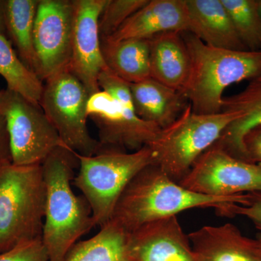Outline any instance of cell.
<instances>
[{"mask_svg": "<svg viewBox=\"0 0 261 261\" xmlns=\"http://www.w3.org/2000/svg\"><path fill=\"white\" fill-rule=\"evenodd\" d=\"M233 216H243L253 223L261 233V193H251V200L247 205H236L231 211Z\"/></svg>", "mask_w": 261, "mask_h": 261, "instance_id": "4316f807", "label": "cell"}, {"mask_svg": "<svg viewBox=\"0 0 261 261\" xmlns=\"http://www.w3.org/2000/svg\"><path fill=\"white\" fill-rule=\"evenodd\" d=\"M65 261H140L130 249L128 232L114 221L101 226L92 238L72 247Z\"/></svg>", "mask_w": 261, "mask_h": 261, "instance_id": "44dd1931", "label": "cell"}, {"mask_svg": "<svg viewBox=\"0 0 261 261\" xmlns=\"http://www.w3.org/2000/svg\"><path fill=\"white\" fill-rule=\"evenodd\" d=\"M101 47L108 69L127 83H138L151 78L149 39L118 42L103 39Z\"/></svg>", "mask_w": 261, "mask_h": 261, "instance_id": "ffe728a7", "label": "cell"}, {"mask_svg": "<svg viewBox=\"0 0 261 261\" xmlns=\"http://www.w3.org/2000/svg\"><path fill=\"white\" fill-rule=\"evenodd\" d=\"M73 0H40L34 29L36 75L47 81L68 69L72 55Z\"/></svg>", "mask_w": 261, "mask_h": 261, "instance_id": "8fae6325", "label": "cell"}, {"mask_svg": "<svg viewBox=\"0 0 261 261\" xmlns=\"http://www.w3.org/2000/svg\"><path fill=\"white\" fill-rule=\"evenodd\" d=\"M186 0H149L108 40L149 39L167 32H190ZM103 40V39H102Z\"/></svg>", "mask_w": 261, "mask_h": 261, "instance_id": "5bb4252c", "label": "cell"}, {"mask_svg": "<svg viewBox=\"0 0 261 261\" xmlns=\"http://www.w3.org/2000/svg\"><path fill=\"white\" fill-rule=\"evenodd\" d=\"M80 171L73 184L87 201L96 226L108 224L128 184L141 171L154 165L153 150L145 146L135 152L101 149L92 156L75 153Z\"/></svg>", "mask_w": 261, "mask_h": 261, "instance_id": "5b68a950", "label": "cell"}, {"mask_svg": "<svg viewBox=\"0 0 261 261\" xmlns=\"http://www.w3.org/2000/svg\"><path fill=\"white\" fill-rule=\"evenodd\" d=\"M7 0H0V35L8 39L6 17Z\"/></svg>", "mask_w": 261, "mask_h": 261, "instance_id": "f546056e", "label": "cell"}, {"mask_svg": "<svg viewBox=\"0 0 261 261\" xmlns=\"http://www.w3.org/2000/svg\"><path fill=\"white\" fill-rule=\"evenodd\" d=\"M257 12H258L259 18H260V27H261V0L257 1ZM261 47V40H260Z\"/></svg>", "mask_w": 261, "mask_h": 261, "instance_id": "4dcf8cb0", "label": "cell"}, {"mask_svg": "<svg viewBox=\"0 0 261 261\" xmlns=\"http://www.w3.org/2000/svg\"><path fill=\"white\" fill-rule=\"evenodd\" d=\"M130 89L137 116L161 129L172 124L189 104L179 92L152 78L130 84Z\"/></svg>", "mask_w": 261, "mask_h": 261, "instance_id": "d6986e66", "label": "cell"}, {"mask_svg": "<svg viewBox=\"0 0 261 261\" xmlns=\"http://www.w3.org/2000/svg\"><path fill=\"white\" fill-rule=\"evenodd\" d=\"M221 112L234 113L238 118L225 128L214 145L246 161L244 138L252 128L261 126V73L240 93L224 97Z\"/></svg>", "mask_w": 261, "mask_h": 261, "instance_id": "2e32d148", "label": "cell"}, {"mask_svg": "<svg viewBox=\"0 0 261 261\" xmlns=\"http://www.w3.org/2000/svg\"><path fill=\"white\" fill-rule=\"evenodd\" d=\"M190 33L211 47L246 50L221 0H186Z\"/></svg>", "mask_w": 261, "mask_h": 261, "instance_id": "e0dca14e", "label": "cell"}, {"mask_svg": "<svg viewBox=\"0 0 261 261\" xmlns=\"http://www.w3.org/2000/svg\"><path fill=\"white\" fill-rule=\"evenodd\" d=\"M128 238L140 261H198L176 216L143 225L128 232Z\"/></svg>", "mask_w": 261, "mask_h": 261, "instance_id": "4fadbf2b", "label": "cell"}, {"mask_svg": "<svg viewBox=\"0 0 261 261\" xmlns=\"http://www.w3.org/2000/svg\"><path fill=\"white\" fill-rule=\"evenodd\" d=\"M99 86L101 90L89 96L87 116L97 127L101 149L135 152L151 145L162 129L137 116L130 84L107 68Z\"/></svg>", "mask_w": 261, "mask_h": 261, "instance_id": "8992f818", "label": "cell"}, {"mask_svg": "<svg viewBox=\"0 0 261 261\" xmlns=\"http://www.w3.org/2000/svg\"><path fill=\"white\" fill-rule=\"evenodd\" d=\"M0 110L6 122L13 164H42L53 151L67 147L40 106L7 89L2 91Z\"/></svg>", "mask_w": 261, "mask_h": 261, "instance_id": "9c48e42d", "label": "cell"}, {"mask_svg": "<svg viewBox=\"0 0 261 261\" xmlns=\"http://www.w3.org/2000/svg\"><path fill=\"white\" fill-rule=\"evenodd\" d=\"M243 143L245 161L261 165V126L250 130L245 135Z\"/></svg>", "mask_w": 261, "mask_h": 261, "instance_id": "83f0119b", "label": "cell"}, {"mask_svg": "<svg viewBox=\"0 0 261 261\" xmlns=\"http://www.w3.org/2000/svg\"><path fill=\"white\" fill-rule=\"evenodd\" d=\"M77 166L75 152L67 147L56 149L42 163L46 187L42 241L49 261H65L80 239L96 226L88 202L72 188Z\"/></svg>", "mask_w": 261, "mask_h": 261, "instance_id": "7a4b0ae2", "label": "cell"}, {"mask_svg": "<svg viewBox=\"0 0 261 261\" xmlns=\"http://www.w3.org/2000/svg\"><path fill=\"white\" fill-rule=\"evenodd\" d=\"M45 202L42 164L0 165V253L42 239Z\"/></svg>", "mask_w": 261, "mask_h": 261, "instance_id": "277c9868", "label": "cell"}, {"mask_svg": "<svg viewBox=\"0 0 261 261\" xmlns=\"http://www.w3.org/2000/svg\"><path fill=\"white\" fill-rule=\"evenodd\" d=\"M198 261H261V245L230 223L205 226L188 235Z\"/></svg>", "mask_w": 261, "mask_h": 261, "instance_id": "9a60e30c", "label": "cell"}, {"mask_svg": "<svg viewBox=\"0 0 261 261\" xmlns=\"http://www.w3.org/2000/svg\"><path fill=\"white\" fill-rule=\"evenodd\" d=\"M45 82L39 105L63 143L81 155L97 154L101 146L87 126L89 94L84 84L68 69Z\"/></svg>", "mask_w": 261, "mask_h": 261, "instance_id": "ba28073f", "label": "cell"}, {"mask_svg": "<svg viewBox=\"0 0 261 261\" xmlns=\"http://www.w3.org/2000/svg\"><path fill=\"white\" fill-rule=\"evenodd\" d=\"M178 184L190 191L214 197L261 193V165L237 159L214 145Z\"/></svg>", "mask_w": 261, "mask_h": 261, "instance_id": "30bf717a", "label": "cell"}, {"mask_svg": "<svg viewBox=\"0 0 261 261\" xmlns=\"http://www.w3.org/2000/svg\"><path fill=\"white\" fill-rule=\"evenodd\" d=\"M0 261H49V258L42 239H37L2 252Z\"/></svg>", "mask_w": 261, "mask_h": 261, "instance_id": "484cf974", "label": "cell"}, {"mask_svg": "<svg viewBox=\"0 0 261 261\" xmlns=\"http://www.w3.org/2000/svg\"><path fill=\"white\" fill-rule=\"evenodd\" d=\"M2 91H0V99H1Z\"/></svg>", "mask_w": 261, "mask_h": 261, "instance_id": "d6a6232c", "label": "cell"}, {"mask_svg": "<svg viewBox=\"0 0 261 261\" xmlns=\"http://www.w3.org/2000/svg\"><path fill=\"white\" fill-rule=\"evenodd\" d=\"M240 40L250 50H260L261 27L257 1L221 0Z\"/></svg>", "mask_w": 261, "mask_h": 261, "instance_id": "cb8c5ba5", "label": "cell"}, {"mask_svg": "<svg viewBox=\"0 0 261 261\" xmlns=\"http://www.w3.org/2000/svg\"><path fill=\"white\" fill-rule=\"evenodd\" d=\"M149 0H108L99 20L101 40L113 35L125 22Z\"/></svg>", "mask_w": 261, "mask_h": 261, "instance_id": "d4e9b609", "label": "cell"}, {"mask_svg": "<svg viewBox=\"0 0 261 261\" xmlns=\"http://www.w3.org/2000/svg\"><path fill=\"white\" fill-rule=\"evenodd\" d=\"M238 118L232 113L197 114L187 105L172 124L163 128L149 147L154 165L176 183L190 172L194 163L219 140L223 132Z\"/></svg>", "mask_w": 261, "mask_h": 261, "instance_id": "52a82bcc", "label": "cell"}, {"mask_svg": "<svg viewBox=\"0 0 261 261\" xmlns=\"http://www.w3.org/2000/svg\"><path fill=\"white\" fill-rule=\"evenodd\" d=\"M8 162H12L9 138H8L5 117L0 110V165Z\"/></svg>", "mask_w": 261, "mask_h": 261, "instance_id": "f1b7e54d", "label": "cell"}, {"mask_svg": "<svg viewBox=\"0 0 261 261\" xmlns=\"http://www.w3.org/2000/svg\"><path fill=\"white\" fill-rule=\"evenodd\" d=\"M182 33H161L149 39L151 78L179 92L190 70V53Z\"/></svg>", "mask_w": 261, "mask_h": 261, "instance_id": "ac0fdd59", "label": "cell"}, {"mask_svg": "<svg viewBox=\"0 0 261 261\" xmlns=\"http://www.w3.org/2000/svg\"><path fill=\"white\" fill-rule=\"evenodd\" d=\"M256 240L259 242V243H260L261 245V233H259L258 234H257Z\"/></svg>", "mask_w": 261, "mask_h": 261, "instance_id": "1f68e13d", "label": "cell"}, {"mask_svg": "<svg viewBox=\"0 0 261 261\" xmlns=\"http://www.w3.org/2000/svg\"><path fill=\"white\" fill-rule=\"evenodd\" d=\"M190 56L188 79L180 93L197 114L221 112L225 89L261 73V50H232L211 47L183 32Z\"/></svg>", "mask_w": 261, "mask_h": 261, "instance_id": "3957f363", "label": "cell"}, {"mask_svg": "<svg viewBox=\"0 0 261 261\" xmlns=\"http://www.w3.org/2000/svg\"><path fill=\"white\" fill-rule=\"evenodd\" d=\"M39 1L40 0H7L6 4L8 38L14 44L19 58L24 65L34 73L36 57L34 29Z\"/></svg>", "mask_w": 261, "mask_h": 261, "instance_id": "7402d4cb", "label": "cell"}, {"mask_svg": "<svg viewBox=\"0 0 261 261\" xmlns=\"http://www.w3.org/2000/svg\"><path fill=\"white\" fill-rule=\"evenodd\" d=\"M108 0H73V42L68 70L89 96L101 90L99 76L108 67L103 58L99 20Z\"/></svg>", "mask_w": 261, "mask_h": 261, "instance_id": "7c38bea8", "label": "cell"}, {"mask_svg": "<svg viewBox=\"0 0 261 261\" xmlns=\"http://www.w3.org/2000/svg\"><path fill=\"white\" fill-rule=\"evenodd\" d=\"M0 75L3 76L8 89L40 106L44 84L35 73L29 70L14 49L9 39L0 35Z\"/></svg>", "mask_w": 261, "mask_h": 261, "instance_id": "603a6c76", "label": "cell"}, {"mask_svg": "<svg viewBox=\"0 0 261 261\" xmlns=\"http://www.w3.org/2000/svg\"><path fill=\"white\" fill-rule=\"evenodd\" d=\"M251 193L214 197L187 190L168 177L155 165L144 168L128 184L115 207L111 221L127 232L152 221L176 216L192 208L213 207L229 217L234 206L247 205Z\"/></svg>", "mask_w": 261, "mask_h": 261, "instance_id": "6da1fadb", "label": "cell"}]
</instances>
